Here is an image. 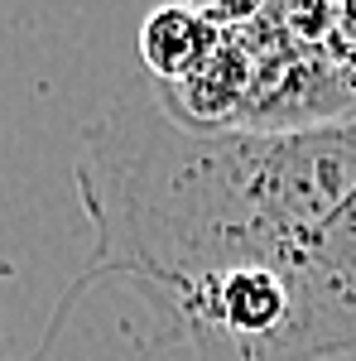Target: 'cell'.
Returning <instances> with one entry per match:
<instances>
[{"instance_id": "3957f363", "label": "cell", "mask_w": 356, "mask_h": 361, "mask_svg": "<svg viewBox=\"0 0 356 361\" xmlns=\"http://www.w3.org/2000/svg\"><path fill=\"white\" fill-rule=\"evenodd\" d=\"M212 54H217V25H207L183 0L149 10L140 25V58L149 78L164 87H183L188 78H197Z\"/></svg>"}, {"instance_id": "7a4b0ae2", "label": "cell", "mask_w": 356, "mask_h": 361, "mask_svg": "<svg viewBox=\"0 0 356 361\" xmlns=\"http://www.w3.org/2000/svg\"><path fill=\"white\" fill-rule=\"evenodd\" d=\"M279 361H337L356 352V193L284 260Z\"/></svg>"}, {"instance_id": "277c9868", "label": "cell", "mask_w": 356, "mask_h": 361, "mask_svg": "<svg viewBox=\"0 0 356 361\" xmlns=\"http://www.w3.org/2000/svg\"><path fill=\"white\" fill-rule=\"evenodd\" d=\"M188 10H197L207 25H236V20H246L260 10V0H183Z\"/></svg>"}, {"instance_id": "6da1fadb", "label": "cell", "mask_w": 356, "mask_h": 361, "mask_svg": "<svg viewBox=\"0 0 356 361\" xmlns=\"http://www.w3.org/2000/svg\"><path fill=\"white\" fill-rule=\"evenodd\" d=\"M73 178L92 255L49 342L97 279L135 284L159 328L231 270L279 275L356 193V111L294 130H192L159 97H135L87 126Z\"/></svg>"}]
</instances>
